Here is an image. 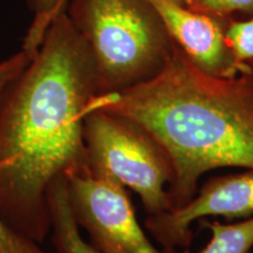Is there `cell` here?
Instances as JSON below:
<instances>
[{
	"mask_svg": "<svg viewBox=\"0 0 253 253\" xmlns=\"http://www.w3.org/2000/svg\"><path fill=\"white\" fill-rule=\"evenodd\" d=\"M212 237L201 253H249L253 246V217L236 224L205 223Z\"/></svg>",
	"mask_w": 253,
	"mask_h": 253,
	"instance_id": "obj_9",
	"label": "cell"
},
{
	"mask_svg": "<svg viewBox=\"0 0 253 253\" xmlns=\"http://www.w3.org/2000/svg\"><path fill=\"white\" fill-rule=\"evenodd\" d=\"M173 1H176V2H179V4L184 5V0H173Z\"/></svg>",
	"mask_w": 253,
	"mask_h": 253,
	"instance_id": "obj_15",
	"label": "cell"
},
{
	"mask_svg": "<svg viewBox=\"0 0 253 253\" xmlns=\"http://www.w3.org/2000/svg\"><path fill=\"white\" fill-rule=\"evenodd\" d=\"M65 179L79 226L102 253H190L155 248L136 219L125 186L115 179L93 175L88 168Z\"/></svg>",
	"mask_w": 253,
	"mask_h": 253,
	"instance_id": "obj_5",
	"label": "cell"
},
{
	"mask_svg": "<svg viewBox=\"0 0 253 253\" xmlns=\"http://www.w3.org/2000/svg\"><path fill=\"white\" fill-rule=\"evenodd\" d=\"M184 5L221 19L236 12L253 14V0H184Z\"/></svg>",
	"mask_w": 253,
	"mask_h": 253,
	"instance_id": "obj_13",
	"label": "cell"
},
{
	"mask_svg": "<svg viewBox=\"0 0 253 253\" xmlns=\"http://www.w3.org/2000/svg\"><path fill=\"white\" fill-rule=\"evenodd\" d=\"M0 253H48L0 216Z\"/></svg>",
	"mask_w": 253,
	"mask_h": 253,
	"instance_id": "obj_12",
	"label": "cell"
},
{
	"mask_svg": "<svg viewBox=\"0 0 253 253\" xmlns=\"http://www.w3.org/2000/svg\"><path fill=\"white\" fill-rule=\"evenodd\" d=\"M91 109L131 120L163 148L173 172L170 210L191 201L198 179L210 170H253V69L233 78L212 77L173 42L155 77L96 94L87 112Z\"/></svg>",
	"mask_w": 253,
	"mask_h": 253,
	"instance_id": "obj_2",
	"label": "cell"
},
{
	"mask_svg": "<svg viewBox=\"0 0 253 253\" xmlns=\"http://www.w3.org/2000/svg\"><path fill=\"white\" fill-rule=\"evenodd\" d=\"M166 30L196 67L217 78H233L251 72L236 62L225 41L226 21L195 11L173 0H147Z\"/></svg>",
	"mask_w": 253,
	"mask_h": 253,
	"instance_id": "obj_7",
	"label": "cell"
},
{
	"mask_svg": "<svg viewBox=\"0 0 253 253\" xmlns=\"http://www.w3.org/2000/svg\"><path fill=\"white\" fill-rule=\"evenodd\" d=\"M97 93L90 50L63 12L0 99V216L38 243L50 185L88 168L84 123Z\"/></svg>",
	"mask_w": 253,
	"mask_h": 253,
	"instance_id": "obj_1",
	"label": "cell"
},
{
	"mask_svg": "<svg viewBox=\"0 0 253 253\" xmlns=\"http://www.w3.org/2000/svg\"><path fill=\"white\" fill-rule=\"evenodd\" d=\"M84 135L93 175L110 177L134 190L150 214L171 209V163L141 126L118 114L91 109L84 116Z\"/></svg>",
	"mask_w": 253,
	"mask_h": 253,
	"instance_id": "obj_4",
	"label": "cell"
},
{
	"mask_svg": "<svg viewBox=\"0 0 253 253\" xmlns=\"http://www.w3.org/2000/svg\"><path fill=\"white\" fill-rule=\"evenodd\" d=\"M251 67H253V65H251ZM253 69V68H252Z\"/></svg>",
	"mask_w": 253,
	"mask_h": 253,
	"instance_id": "obj_16",
	"label": "cell"
},
{
	"mask_svg": "<svg viewBox=\"0 0 253 253\" xmlns=\"http://www.w3.org/2000/svg\"><path fill=\"white\" fill-rule=\"evenodd\" d=\"M48 205L50 230L58 253H102L81 236L80 226L72 210L65 177H60L50 185Z\"/></svg>",
	"mask_w": 253,
	"mask_h": 253,
	"instance_id": "obj_8",
	"label": "cell"
},
{
	"mask_svg": "<svg viewBox=\"0 0 253 253\" xmlns=\"http://www.w3.org/2000/svg\"><path fill=\"white\" fill-rule=\"evenodd\" d=\"M28 56L23 49L0 61V99L9 84L20 74L28 62Z\"/></svg>",
	"mask_w": 253,
	"mask_h": 253,
	"instance_id": "obj_14",
	"label": "cell"
},
{
	"mask_svg": "<svg viewBox=\"0 0 253 253\" xmlns=\"http://www.w3.org/2000/svg\"><path fill=\"white\" fill-rule=\"evenodd\" d=\"M225 41L236 62L242 67L253 65V18L245 21H229Z\"/></svg>",
	"mask_w": 253,
	"mask_h": 253,
	"instance_id": "obj_11",
	"label": "cell"
},
{
	"mask_svg": "<svg viewBox=\"0 0 253 253\" xmlns=\"http://www.w3.org/2000/svg\"><path fill=\"white\" fill-rule=\"evenodd\" d=\"M253 214V170L216 177L205 183L198 195L181 208L150 214L145 226L164 249L186 248L192 239L190 225L208 216L226 219Z\"/></svg>",
	"mask_w": 253,
	"mask_h": 253,
	"instance_id": "obj_6",
	"label": "cell"
},
{
	"mask_svg": "<svg viewBox=\"0 0 253 253\" xmlns=\"http://www.w3.org/2000/svg\"><path fill=\"white\" fill-rule=\"evenodd\" d=\"M66 14L90 50L97 94L149 80L172 53L173 41L147 0H68Z\"/></svg>",
	"mask_w": 253,
	"mask_h": 253,
	"instance_id": "obj_3",
	"label": "cell"
},
{
	"mask_svg": "<svg viewBox=\"0 0 253 253\" xmlns=\"http://www.w3.org/2000/svg\"><path fill=\"white\" fill-rule=\"evenodd\" d=\"M33 19L23 40L21 49L31 58L42 42L50 25L66 12L68 0H26Z\"/></svg>",
	"mask_w": 253,
	"mask_h": 253,
	"instance_id": "obj_10",
	"label": "cell"
}]
</instances>
